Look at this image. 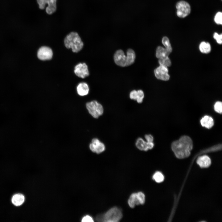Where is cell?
Here are the masks:
<instances>
[{
  "label": "cell",
  "mask_w": 222,
  "mask_h": 222,
  "mask_svg": "<svg viewBox=\"0 0 222 222\" xmlns=\"http://www.w3.org/2000/svg\"><path fill=\"white\" fill-rule=\"evenodd\" d=\"M193 148V143L190 137L187 136L181 137L178 140L174 142L171 148L176 156L179 158L188 157Z\"/></svg>",
  "instance_id": "obj_1"
},
{
  "label": "cell",
  "mask_w": 222,
  "mask_h": 222,
  "mask_svg": "<svg viewBox=\"0 0 222 222\" xmlns=\"http://www.w3.org/2000/svg\"><path fill=\"white\" fill-rule=\"evenodd\" d=\"M64 43L67 48H71L74 52L80 51L84 46L79 34L75 32H72L66 36L64 39Z\"/></svg>",
  "instance_id": "obj_2"
},
{
  "label": "cell",
  "mask_w": 222,
  "mask_h": 222,
  "mask_svg": "<svg viewBox=\"0 0 222 222\" xmlns=\"http://www.w3.org/2000/svg\"><path fill=\"white\" fill-rule=\"evenodd\" d=\"M122 217L121 210L115 207L111 208L105 213L97 216L96 220L100 222H118Z\"/></svg>",
  "instance_id": "obj_3"
},
{
  "label": "cell",
  "mask_w": 222,
  "mask_h": 222,
  "mask_svg": "<svg viewBox=\"0 0 222 222\" xmlns=\"http://www.w3.org/2000/svg\"><path fill=\"white\" fill-rule=\"evenodd\" d=\"M86 106L89 113L94 118H98L103 113V106L96 101L87 103Z\"/></svg>",
  "instance_id": "obj_4"
},
{
  "label": "cell",
  "mask_w": 222,
  "mask_h": 222,
  "mask_svg": "<svg viewBox=\"0 0 222 222\" xmlns=\"http://www.w3.org/2000/svg\"><path fill=\"white\" fill-rule=\"evenodd\" d=\"M145 201V196L144 193L139 191L132 194L129 197L128 203L130 207L134 208L136 205L143 204Z\"/></svg>",
  "instance_id": "obj_5"
},
{
  "label": "cell",
  "mask_w": 222,
  "mask_h": 222,
  "mask_svg": "<svg viewBox=\"0 0 222 222\" xmlns=\"http://www.w3.org/2000/svg\"><path fill=\"white\" fill-rule=\"evenodd\" d=\"M177 16L180 18H184L190 13L191 8L189 4L184 1H180L176 5Z\"/></svg>",
  "instance_id": "obj_6"
},
{
  "label": "cell",
  "mask_w": 222,
  "mask_h": 222,
  "mask_svg": "<svg viewBox=\"0 0 222 222\" xmlns=\"http://www.w3.org/2000/svg\"><path fill=\"white\" fill-rule=\"evenodd\" d=\"M40 9H44L46 5L47 4L46 11L47 14L51 15L54 13L56 10L57 0H36Z\"/></svg>",
  "instance_id": "obj_7"
},
{
  "label": "cell",
  "mask_w": 222,
  "mask_h": 222,
  "mask_svg": "<svg viewBox=\"0 0 222 222\" xmlns=\"http://www.w3.org/2000/svg\"><path fill=\"white\" fill-rule=\"evenodd\" d=\"M154 75L158 79L167 81L170 79L167 67L160 65L155 69L154 71Z\"/></svg>",
  "instance_id": "obj_8"
},
{
  "label": "cell",
  "mask_w": 222,
  "mask_h": 222,
  "mask_svg": "<svg viewBox=\"0 0 222 222\" xmlns=\"http://www.w3.org/2000/svg\"><path fill=\"white\" fill-rule=\"evenodd\" d=\"M51 49L47 46H43L39 49L37 52L38 58L42 60H51L53 56Z\"/></svg>",
  "instance_id": "obj_9"
},
{
  "label": "cell",
  "mask_w": 222,
  "mask_h": 222,
  "mask_svg": "<svg viewBox=\"0 0 222 222\" xmlns=\"http://www.w3.org/2000/svg\"><path fill=\"white\" fill-rule=\"evenodd\" d=\"M89 147L92 152L97 154L101 153L105 150L104 144L97 138L92 139L91 142L89 145Z\"/></svg>",
  "instance_id": "obj_10"
},
{
  "label": "cell",
  "mask_w": 222,
  "mask_h": 222,
  "mask_svg": "<svg viewBox=\"0 0 222 222\" xmlns=\"http://www.w3.org/2000/svg\"><path fill=\"white\" fill-rule=\"evenodd\" d=\"M74 72L77 76L82 78H85L89 75L88 66L85 63H80L76 65Z\"/></svg>",
  "instance_id": "obj_11"
},
{
  "label": "cell",
  "mask_w": 222,
  "mask_h": 222,
  "mask_svg": "<svg viewBox=\"0 0 222 222\" xmlns=\"http://www.w3.org/2000/svg\"><path fill=\"white\" fill-rule=\"evenodd\" d=\"M127 57L121 50H117L114 55V61L116 64L121 67L127 66Z\"/></svg>",
  "instance_id": "obj_12"
},
{
  "label": "cell",
  "mask_w": 222,
  "mask_h": 222,
  "mask_svg": "<svg viewBox=\"0 0 222 222\" xmlns=\"http://www.w3.org/2000/svg\"><path fill=\"white\" fill-rule=\"evenodd\" d=\"M76 90L78 94L80 96L87 95L89 92V88L87 84L85 82L79 83L77 87Z\"/></svg>",
  "instance_id": "obj_13"
},
{
  "label": "cell",
  "mask_w": 222,
  "mask_h": 222,
  "mask_svg": "<svg viewBox=\"0 0 222 222\" xmlns=\"http://www.w3.org/2000/svg\"><path fill=\"white\" fill-rule=\"evenodd\" d=\"M197 164L202 168L209 167L211 164V160L209 157L204 155L199 157L197 161Z\"/></svg>",
  "instance_id": "obj_14"
},
{
  "label": "cell",
  "mask_w": 222,
  "mask_h": 222,
  "mask_svg": "<svg viewBox=\"0 0 222 222\" xmlns=\"http://www.w3.org/2000/svg\"><path fill=\"white\" fill-rule=\"evenodd\" d=\"M201 125L208 129H210L214 125V121L212 118L208 116H204L200 120Z\"/></svg>",
  "instance_id": "obj_15"
},
{
  "label": "cell",
  "mask_w": 222,
  "mask_h": 222,
  "mask_svg": "<svg viewBox=\"0 0 222 222\" xmlns=\"http://www.w3.org/2000/svg\"><path fill=\"white\" fill-rule=\"evenodd\" d=\"M170 53L165 48L158 46L156 50V56L159 59L168 56Z\"/></svg>",
  "instance_id": "obj_16"
},
{
  "label": "cell",
  "mask_w": 222,
  "mask_h": 222,
  "mask_svg": "<svg viewBox=\"0 0 222 222\" xmlns=\"http://www.w3.org/2000/svg\"><path fill=\"white\" fill-rule=\"evenodd\" d=\"M25 201V197L21 194H16L13 195L12 198V204L16 206H19L23 204Z\"/></svg>",
  "instance_id": "obj_17"
},
{
  "label": "cell",
  "mask_w": 222,
  "mask_h": 222,
  "mask_svg": "<svg viewBox=\"0 0 222 222\" xmlns=\"http://www.w3.org/2000/svg\"><path fill=\"white\" fill-rule=\"evenodd\" d=\"M136 146L139 150L147 151L149 150L147 147V142L142 138H138L136 142Z\"/></svg>",
  "instance_id": "obj_18"
},
{
  "label": "cell",
  "mask_w": 222,
  "mask_h": 222,
  "mask_svg": "<svg viewBox=\"0 0 222 222\" xmlns=\"http://www.w3.org/2000/svg\"><path fill=\"white\" fill-rule=\"evenodd\" d=\"M127 66L132 64L135 59V54L134 51L131 49H128L127 51Z\"/></svg>",
  "instance_id": "obj_19"
},
{
  "label": "cell",
  "mask_w": 222,
  "mask_h": 222,
  "mask_svg": "<svg viewBox=\"0 0 222 222\" xmlns=\"http://www.w3.org/2000/svg\"><path fill=\"white\" fill-rule=\"evenodd\" d=\"M199 49L202 53L207 54L209 53L211 50V46L208 42H201L199 45Z\"/></svg>",
  "instance_id": "obj_20"
},
{
  "label": "cell",
  "mask_w": 222,
  "mask_h": 222,
  "mask_svg": "<svg viewBox=\"0 0 222 222\" xmlns=\"http://www.w3.org/2000/svg\"><path fill=\"white\" fill-rule=\"evenodd\" d=\"M162 43L166 50L171 53L172 51V48L168 38L166 36L164 37L162 39Z\"/></svg>",
  "instance_id": "obj_21"
},
{
  "label": "cell",
  "mask_w": 222,
  "mask_h": 222,
  "mask_svg": "<svg viewBox=\"0 0 222 222\" xmlns=\"http://www.w3.org/2000/svg\"><path fill=\"white\" fill-rule=\"evenodd\" d=\"M153 179L156 182L159 183L162 182L164 179V176L160 172L157 171L153 175Z\"/></svg>",
  "instance_id": "obj_22"
},
{
  "label": "cell",
  "mask_w": 222,
  "mask_h": 222,
  "mask_svg": "<svg viewBox=\"0 0 222 222\" xmlns=\"http://www.w3.org/2000/svg\"><path fill=\"white\" fill-rule=\"evenodd\" d=\"M158 63L160 65H162L166 67H169L171 65V61L168 56L159 59Z\"/></svg>",
  "instance_id": "obj_23"
},
{
  "label": "cell",
  "mask_w": 222,
  "mask_h": 222,
  "mask_svg": "<svg viewBox=\"0 0 222 222\" xmlns=\"http://www.w3.org/2000/svg\"><path fill=\"white\" fill-rule=\"evenodd\" d=\"M215 23L218 24H222V13L221 12H218L216 14L214 18Z\"/></svg>",
  "instance_id": "obj_24"
},
{
  "label": "cell",
  "mask_w": 222,
  "mask_h": 222,
  "mask_svg": "<svg viewBox=\"0 0 222 222\" xmlns=\"http://www.w3.org/2000/svg\"><path fill=\"white\" fill-rule=\"evenodd\" d=\"M222 102L220 101L216 102L214 106L215 110L219 113H221L222 112Z\"/></svg>",
  "instance_id": "obj_25"
},
{
  "label": "cell",
  "mask_w": 222,
  "mask_h": 222,
  "mask_svg": "<svg viewBox=\"0 0 222 222\" xmlns=\"http://www.w3.org/2000/svg\"><path fill=\"white\" fill-rule=\"evenodd\" d=\"M138 97L136 100L138 103H141L144 97V93L143 91L141 90H139L137 91Z\"/></svg>",
  "instance_id": "obj_26"
},
{
  "label": "cell",
  "mask_w": 222,
  "mask_h": 222,
  "mask_svg": "<svg viewBox=\"0 0 222 222\" xmlns=\"http://www.w3.org/2000/svg\"><path fill=\"white\" fill-rule=\"evenodd\" d=\"M213 37L217 43L219 44H222V35L221 34L219 35L217 32H215L213 34Z\"/></svg>",
  "instance_id": "obj_27"
},
{
  "label": "cell",
  "mask_w": 222,
  "mask_h": 222,
  "mask_svg": "<svg viewBox=\"0 0 222 222\" xmlns=\"http://www.w3.org/2000/svg\"><path fill=\"white\" fill-rule=\"evenodd\" d=\"M138 97L137 91L133 90L131 91L130 94V98L131 99L136 100Z\"/></svg>",
  "instance_id": "obj_28"
},
{
  "label": "cell",
  "mask_w": 222,
  "mask_h": 222,
  "mask_svg": "<svg viewBox=\"0 0 222 222\" xmlns=\"http://www.w3.org/2000/svg\"><path fill=\"white\" fill-rule=\"evenodd\" d=\"M81 221L82 222H93L92 217L89 215H86L84 216L82 219Z\"/></svg>",
  "instance_id": "obj_29"
},
{
  "label": "cell",
  "mask_w": 222,
  "mask_h": 222,
  "mask_svg": "<svg viewBox=\"0 0 222 222\" xmlns=\"http://www.w3.org/2000/svg\"><path fill=\"white\" fill-rule=\"evenodd\" d=\"M145 138L147 142H153V137L150 134H146L145 136Z\"/></svg>",
  "instance_id": "obj_30"
},
{
  "label": "cell",
  "mask_w": 222,
  "mask_h": 222,
  "mask_svg": "<svg viewBox=\"0 0 222 222\" xmlns=\"http://www.w3.org/2000/svg\"><path fill=\"white\" fill-rule=\"evenodd\" d=\"M147 144L149 150L151 149L154 146L153 142H147Z\"/></svg>",
  "instance_id": "obj_31"
},
{
  "label": "cell",
  "mask_w": 222,
  "mask_h": 222,
  "mask_svg": "<svg viewBox=\"0 0 222 222\" xmlns=\"http://www.w3.org/2000/svg\"></svg>",
  "instance_id": "obj_32"
}]
</instances>
